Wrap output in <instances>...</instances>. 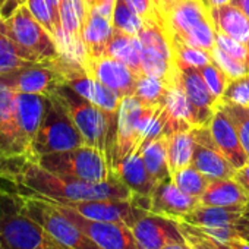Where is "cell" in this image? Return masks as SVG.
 <instances>
[{
	"mask_svg": "<svg viewBox=\"0 0 249 249\" xmlns=\"http://www.w3.org/2000/svg\"><path fill=\"white\" fill-rule=\"evenodd\" d=\"M156 2H157V0H153V3H156Z\"/></svg>",
	"mask_w": 249,
	"mask_h": 249,
	"instance_id": "db71d44e",
	"label": "cell"
},
{
	"mask_svg": "<svg viewBox=\"0 0 249 249\" xmlns=\"http://www.w3.org/2000/svg\"><path fill=\"white\" fill-rule=\"evenodd\" d=\"M5 25L9 37L25 60L34 63H54L62 57L57 41L34 18L27 5L18 8L8 17Z\"/></svg>",
	"mask_w": 249,
	"mask_h": 249,
	"instance_id": "277c9868",
	"label": "cell"
},
{
	"mask_svg": "<svg viewBox=\"0 0 249 249\" xmlns=\"http://www.w3.org/2000/svg\"><path fill=\"white\" fill-rule=\"evenodd\" d=\"M178 221H179V227L183 233L185 240L189 243L192 249H229L227 243L217 242L215 239H213L211 236H208L198 227L191 226L182 220H178Z\"/></svg>",
	"mask_w": 249,
	"mask_h": 249,
	"instance_id": "d590c367",
	"label": "cell"
},
{
	"mask_svg": "<svg viewBox=\"0 0 249 249\" xmlns=\"http://www.w3.org/2000/svg\"><path fill=\"white\" fill-rule=\"evenodd\" d=\"M159 107L145 106L135 95H129L120 100L117 110L116 140L110 157L111 169L124 157H128L129 154L141 148L145 129Z\"/></svg>",
	"mask_w": 249,
	"mask_h": 249,
	"instance_id": "ba28073f",
	"label": "cell"
},
{
	"mask_svg": "<svg viewBox=\"0 0 249 249\" xmlns=\"http://www.w3.org/2000/svg\"><path fill=\"white\" fill-rule=\"evenodd\" d=\"M245 239H246V240H248V242H249V233H248V234H246V237H245Z\"/></svg>",
	"mask_w": 249,
	"mask_h": 249,
	"instance_id": "816d5d0a",
	"label": "cell"
},
{
	"mask_svg": "<svg viewBox=\"0 0 249 249\" xmlns=\"http://www.w3.org/2000/svg\"><path fill=\"white\" fill-rule=\"evenodd\" d=\"M87 2H88V0H87Z\"/></svg>",
	"mask_w": 249,
	"mask_h": 249,
	"instance_id": "11a10c76",
	"label": "cell"
},
{
	"mask_svg": "<svg viewBox=\"0 0 249 249\" xmlns=\"http://www.w3.org/2000/svg\"><path fill=\"white\" fill-rule=\"evenodd\" d=\"M36 161L52 173L85 182H104L114 175L106 154L91 145L40 156Z\"/></svg>",
	"mask_w": 249,
	"mask_h": 249,
	"instance_id": "8992f818",
	"label": "cell"
},
{
	"mask_svg": "<svg viewBox=\"0 0 249 249\" xmlns=\"http://www.w3.org/2000/svg\"><path fill=\"white\" fill-rule=\"evenodd\" d=\"M59 63L68 87L100 107L106 114H117L122 98L114 91L95 79L81 62L62 56Z\"/></svg>",
	"mask_w": 249,
	"mask_h": 249,
	"instance_id": "8fae6325",
	"label": "cell"
},
{
	"mask_svg": "<svg viewBox=\"0 0 249 249\" xmlns=\"http://www.w3.org/2000/svg\"><path fill=\"white\" fill-rule=\"evenodd\" d=\"M56 202V201H54ZM62 204V202H59ZM81 215L98 220V221H117L124 223L131 227V224L142 215L145 208L140 207L134 198L131 199H94V201H79V202H66L63 204Z\"/></svg>",
	"mask_w": 249,
	"mask_h": 249,
	"instance_id": "e0dca14e",
	"label": "cell"
},
{
	"mask_svg": "<svg viewBox=\"0 0 249 249\" xmlns=\"http://www.w3.org/2000/svg\"><path fill=\"white\" fill-rule=\"evenodd\" d=\"M154 12L167 40L179 38L207 52L215 46L217 33L204 0H157Z\"/></svg>",
	"mask_w": 249,
	"mask_h": 249,
	"instance_id": "7a4b0ae2",
	"label": "cell"
},
{
	"mask_svg": "<svg viewBox=\"0 0 249 249\" xmlns=\"http://www.w3.org/2000/svg\"><path fill=\"white\" fill-rule=\"evenodd\" d=\"M220 106L223 107V110L230 116L231 122L234 123L240 142L249 157V107L239 106L234 103H227L223 100H220Z\"/></svg>",
	"mask_w": 249,
	"mask_h": 249,
	"instance_id": "e575fe53",
	"label": "cell"
},
{
	"mask_svg": "<svg viewBox=\"0 0 249 249\" xmlns=\"http://www.w3.org/2000/svg\"><path fill=\"white\" fill-rule=\"evenodd\" d=\"M161 249H192L189 246V243L186 240H180V242H172V243H167L164 245Z\"/></svg>",
	"mask_w": 249,
	"mask_h": 249,
	"instance_id": "f6af8a7d",
	"label": "cell"
},
{
	"mask_svg": "<svg viewBox=\"0 0 249 249\" xmlns=\"http://www.w3.org/2000/svg\"><path fill=\"white\" fill-rule=\"evenodd\" d=\"M172 180L178 185L179 189H182L185 194L195 196V198H201V195L205 192V189L208 188L211 182L210 178H207L192 164L173 173Z\"/></svg>",
	"mask_w": 249,
	"mask_h": 249,
	"instance_id": "d6a6232c",
	"label": "cell"
},
{
	"mask_svg": "<svg viewBox=\"0 0 249 249\" xmlns=\"http://www.w3.org/2000/svg\"><path fill=\"white\" fill-rule=\"evenodd\" d=\"M229 249H249V242L245 237H237L231 242H227Z\"/></svg>",
	"mask_w": 249,
	"mask_h": 249,
	"instance_id": "ee69618b",
	"label": "cell"
},
{
	"mask_svg": "<svg viewBox=\"0 0 249 249\" xmlns=\"http://www.w3.org/2000/svg\"><path fill=\"white\" fill-rule=\"evenodd\" d=\"M233 178H234V179L240 183V186L249 194V163L245 164L243 167L237 169Z\"/></svg>",
	"mask_w": 249,
	"mask_h": 249,
	"instance_id": "7bdbcfd3",
	"label": "cell"
},
{
	"mask_svg": "<svg viewBox=\"0 0 249 249\" xmlns=\"http://www.w3.org/2000/svg\"><path fill=\"white\" fill-rule=\"evenodd\" d=\"M15 191V189H14ZM25 213L65 249H100L53 201L15 191Z\"/></svg>",
	"mask_w": 249,
	"mask_h": 249,
	"instance_id": "5b68a950",
	"label": "cell"
},
{
	"mask_svg": "<svg viewBox=\"0 0 249 249\" xmlns=\"http://www.w3.org/2000/svg\"><path fill=\"white\" fill-rule=\"evenodd\" d=\"M199 71H201V75H202L204 81L207 82L208 88L211 89V92L218 100H221V97L224 95L229 84L231 82V78L224 71H221L214 62L199 68Z\"/></svg>",
	"mask_w": 249,
	"mask_h": 249,
	"instance_id": "8d00e7d4",
	"label": "cell"
},
{
	"mask_svg": "<svg viewBox=\"0 0 249 249\" xmlns=\"http://www.w3.org/2000/svg\"><path fill=\"white\" fill-rule=\"evenodd\" d=\"M248 65H249V56H248Z\"/></svg>",
	"mask_w": 249,
	"mask_h": 249,
	"instance_id": "f5cc1de1",
	"label": "cell"
},
{
	"mask_svg": "<svg viewBox=\"0 0 249 249\" xmlns=\"http://www.w3.org/2000/svg\"><path fill=\"white\" fill-rule=\"evenodd\" d=\"M211 57H213V62L221 71H224L231 79H236V78H240V76L249 73V65L246 62H240V60L231 57L230 54H227L217 46L213 47Z\"/></svg>",
	"mask_w": 249,
	"mask_h": 249,
	"instance_id": "74e56055",
	"label": "cell"
},
{
	"mask_svg": "<svg viewBox=\"0 0 249 249\" xmlns=\"http://www.w3.org/2000/svg\"><path fill=\"white\" fill-rule=\"evenodd\" d=\"M60 60V59H59ZM30 63L12 73L0 76V85L15 92L38 94L49 97L54 89L65 84L60 63Z\"/></svg>",
	"mask_w": 249,
	"mask_h": 249,
	"instance_id": "7c38bea8",
	"label": "cell"
},
{
	"mask_svg": "<svg viewBox=\"0 0 249 249\" xmlns=\"http://www.w3.org/2000/svg\"><path fill=\"white\" fill-rule=\"evenodd\" d=\"M214 28L249 49V18L234 5L211 8Z\"/></svg>",
	"mask_w": 249,
	"mask_h": 249,
	"instance_id": "d4e9b609",
	"label": "cell"
},
{
	"mask_svg": "<svg viewBox=\"0 0 249 249\" xmlns=\"http://www.w3.org/2000/svg\"><path fill=\"white\" fill-rule=\"evenodd\" d=\"M0 182L9 183L15 191L62 204L94 199H131L134 195L116 173L104 182H85L52 173L33 159H22L3 166L0 169Z\"/></svg>",
	"mask_w": 249,
	"mask_h": 249,
	"instance_id": "6da1fadb",
	"label": "cell"
},
{
	"mask_svg": "<svg viewBox=\"0 0 249 249\" xmlns=\"http://www.w3.org/2000/svg\"><path fill=\"white\" fill-rule=\"evenodd\" d=\"M231 0H207L208 8H218V6H224V5H230Z\"/></svg>",
	"mask_w": 249,
	"mask_h": 249,
	"instance_id": "7dc6e473",
	"label": "cell"
},
{
	"mask_svg": "<svg viewBox=\"0 0 249 249\" xmlns=\"http://www.w3.org/2000/svg\"><path fill=\"white\" fill-rule=\"evenodd\" d=\"M192 166L204 173L207 178L213 179H229L233 178L236 169L223 156L217 145H202L195 144Z\"/></svg>",
	"mask_w": 249,
	"mask_h": 249,
	"instance_id": "484cf974",
	"label": "cell"
},
{
	"mask_svg": "<svg viewBox=\"0 0 249 249\" xmlns=\"http://www.w3.org/2000/svg\"><path fill=\"white\" fill-rule=\"evenodd\" d=\"M30 63L31 62L25 60L18 52V47L6 31L5 19L0 17V76L12 73Z\"/></svg>",
	"mask_w": 249,
	"mask_h": 249,
	"instance_id": "f546056e",
	"label": "cell"
},
{
	"mask_svg": "<svg viewBox=\"0 0 249 249\" xmlns=\"http://www.w3.org/2000/svg\"><path fill=\"white\" fill-rule=\"evenodd\" d=\"M113 22L89 8L84 28H82V44L85 49V57L103 56L107 43L113 36Z\"/></svg>",
	"mask_w": 249,
	"mask_h": 249,
	"instance_id": "cb8c5ba5",
	"label": "cell"
},
{
	"mask_svg": "<svg viewBox=\"0 0 249 249\" xmlns=\"http://www.w3.org/2000/svg\"><path fill=\"white\" fill-rule=\"evenodd\" d=\"M249 202V194L234 178L213 179L199 198V205L208 207H245Z\"/></svg>",
	"mask_w": 249,
	"mask_h": 249,
	"instance_id": "603a6c76",
	"label": "cell"
},
{
	"mask_svg": "<svg viewBox=\"0 0 249 249\" xmlns=\"http://www.w3.org/2000/svg\"><path fill=\"white\" fill-rule=\"evenodd\" d=\"M169 43L173 50L175 62L185 63V65L195 66V68H202L208 63H213L211 52L189 46L179 38H170Z\"/></svg>",
	"mask_w": 249,
	"mask_h": 249,
	"instance_id": "836d02e7",
	"label": "cell"
},
{
	"mask_svg": "<svg viewBox=\"0 0 249 249\" xmlns=\"http://www.w3.org/2000/svg\"><path fill=\"white\" fill-rule=\"evenodd\" d=\"M84 66L95 79L114 91L120 98L135 95L140 75H137L123 62L103 54L95 57H85Z\"/></svg>",
	"mask_w": 249,
	"mask_h": 249,
	"instance_id": "2e32d148",
	"label": "cell"
},
{
	"mask_svg": "<svg viewBox=\"0 0 249 249\" xmlns=\"http://www.w3.org/2000/svg\"><path fill=\"white\" fill-rule=\"evenodd\" d=\"M140 150L150 175L157 183L161 180L172 179L167 154V137H160L144 142Z\"/></svg>",
	"mask_w": 249,
	"mask_h": 249,
	"instance_id": "83f0119b",
	"label": "cell"
},
{
	"mask_svg": "<svg viewBox=\"0 0 249 249\" xmlns=\"http://www.w3.org/2000/svg\"><path fill=\"white\" fill-rule=\"evenodd\" d=\"M137 249H161L172 242L185 240L176 218L145 211L131 224Z\"/></svg>",
	"mask_w": 249,
	"mask_h": 249,
	"instance_id": "9a60e30c",
	"label": "cell"
},
{
	"mask_svg": "<svg viewBox=\"0 0 249 249\" xmlns=\"http://www.w3.org/2000/svg\"><path fill=\"white\" fill-rule=\"evenodd\" d=\"M111 22L113 28L131 36H138L144 25V19L137 14L128 0H114Z\"/></svg>",
	"mask_w": 249,
	"mask_h": 249,
	"instance_id": "1f68e13d",
	"label": "cell"
},
{
	"mask_svg": "<svg viewBox=\"0 0 249 249\" xmlns=\"http://www.w3.org/2000/svg\"><path fill=\"white\" fill-rule=\"evenodd\" d=\"M50 95H53L66 108L76 128L82 134L85 144L95 147L106 154L110 126L107 114L66 84L60 85Z\"/></svg>",
	"mask_w": 249,
	"mask_h": 249,
	"instance_id": "9c48e42d",
	"label": "cell"
},
{
	"mask_svg": "<svg viewBox=\"0 0 249 249\" xmlns=\"http://www.w3.org/2000/svg\"><path fill=\"white\" fill-rule=\"evenodd\" d=\"M231 5L237 6L249 18V0H231Z\"/></svg>",
	"mask_w": 249,
	"mask_h": 249,
	"instance_id": "bcb514c9",
	"label": "cell"
},
{
	"mask_svg": "<svg viewBox=\"0 0 249 249\" xmlns=\"http://www.w3.org/2000/svg\"><path fill=\"white\" fill-rule=\"evenodd\" d=\"M169 87H170L169 82L142 73L138 76L137 81L135 97L145 106H151V107L164 106Z\"/></svg>",
	"mask_w": 249,
	"mask_h": 249,
	"instance_id": "4dcf8cb0",
	"label": "cell"
},
{
	"mask_svg": "<svg viewBox=\"0 0 249 249\" xmlns=\"http://www.w3.org/2000/svg\"><path fill=\"white\" fill-rule=\"evenodd\" d=\"M52 201V199H50ZM54 202V201H53ZM100 249H137L135 237L128 224L117 221L91 220L75 210L54 202Z\"/></svg>",
	"mask_w": 249,
	"mask_h": 249,
	"instance_id": "5bb4252c",
	"label": "cell"
},
{
	"mask_svg": "<svg viewBox=\"0 0 249 249\" xmlns=\"http://www.w3.org/2000/svg\"><path fill=\"white\" fill-rule=\"evenodd\" d=\"M0 236L5 249H65L34 218L14 189L0 185Z\"/></svg>",
	"mask_w": 249,
	"mask_h": 249,
	"instance_id": "3957f363",
	"label": "cell"
},
{
	"mask_svg": "<svg viewBox=\"0 0 249 249\" xmlns=\"http://www.w3.org/2000/svg\"><path fill=\"white\" fill-rule=\"evenodd\" d=\"M113 172L117 175V178L126 185L134 195L140 196H151L157 182L154 178L150 175L142 156L141 150L129 154L124 157L122 161H119L114 167Z\"/></svg>",
	"mask_w": 249,
	"mask_h": 249,
	"instance_id": "44dd1931",
	"label": "cell"
},
{
	"mask_svg": "<svg viewBox=\"0 0 249 249\" xmlns=\"http://www.w3.org/2000/svg\"><path fill=\"white\" fill-rule=\"evenodd\" d=\"M180 220L198 227L217 242L227 243L249 233V202L245 207L198 205Z\"/></svg>",
	"mask_w": 249,
	"mask_h": 249,
	"instance_id": "30bf717a",
	"label": "cell"
},
{
	"mask_svg": "<svg viewBox=\"0 0 249 249\" xmlns=\"http://www.w3.org/2000/svg\"><path fill=\"white\" fill-rule=\"evenodd\" d=\"M15 95V91L0 85V169L17 160L33 159L18 129Z\"/></svg>",
	"mask_w": 249,
	"mask_h": 249,
	"instance_id": "4fadbf2b",
	"label": "cell"
},
{
	"mask_svg": "<svg viewBox=\"0 0 249 249\" xmlns=\"http://www.w3.org/2000/svg\"><path fill=\"white\" fill-rule=\"evenodd\" d=\"M0 249H5V246H3V240H2V236H0Z\"/></svg>",
	"mask_w": 249,
	"mask_h": 249,
	"instance_id": "f907efd6",
	"label": "cell"
},
{
	"mask_svg": "<svg viewBox=\"0 0 249 249\" xmlns=\"http://www.w3.org/2000/svg\"><path fill=\"white\" fill-rule=\"evenodd\" d=\"M128 2L132 5V8L137 11V14H138L144 21L156 17L153 0H128Z\"/></svg>",
	"mask_w": 249,
	"mask_h": 249,
	"instance_id": "60d3db41",
	"label": "cell"
},
{
	"mask_svg": "<svg viewBox=\"0 0 249 249\" xmlns=\"http://www.w3.org/2000/svg\"><path fill=\"white\" fill-rule=\"evenodd\" d=\"M47 103H49V97L46 95L24 94V92H17L15 95L18 129L24 142L31 150V154H33V144H34L36 135L40 129V124L43 122V117L47 108Z\"/></svg>",
	"mask_w": 249,
	"mask_h": 249,
	"instance_id": "ffe728a7",
	"label": "cell"
},
{
	"mask_svg": "<svg viewBox=\"0 0 249 249\" xmlns=\"http://www.w3.org/2000/svg\"><path fill=\"white\" fill-rule=\"evenodd\" d=\"M215 46L220 47L227 54H230L231 57H234V59H237L240 62H246L248 63L249 49L246 46H243L242 43H239V41H236V40L221 34V33H217L215 34Z\"/></svg>",
	"mask_w": 249,
	"mask_h": 249,
	"instance_id": "ab89813d",
	"label": "cell"
},
{
	"mask_svg": "<svg viewBox=\"0 0 249 249\" xmlns=\"http://www.w3.org/2000/svg\"><path fill=\"white\" fill-rule=\"evenodd\" d=\"M176 78L175 81L182 87L192 104L201 110H214L220 100L211 92L207 82L204 81L199 68L189 66L176 62Z\"/></svg>",
	"mask_w": 249,
	"mask_h": 249,
	"instance_id": "7402d4cb",
	"label": "cell"
},
{
	"mask_svg": "<svg viewBox=\"0 0 249 249\" xmlns=\"http://www.w3.org/2000/svg\"><path fill=\"white\" fill-rule=\"evenodd\" d=\"M199 205V198L185 194L172 180H161L150 196V211L170 218L180 220Z\"/></svg>",
	"mask_w": 249,
	"mask_h": 249,
	"instance_id": "d6986e66",
	"label": "cell"
},
{
	"mask_svg": "<svg viewBox=\"0 0 249 249\" xmlns=\"http://www.w3.org/2000/svg\"><path fill=\"white\" fill-rule=\"evenodd\" d=\"M221 100L249 107V73L240 78L231 79Z\"/></svg>",
	"mask_w": 249,
	"mask_h": 249,
	"instance_id": "f35d334b",
	"label": "cell"
},
{
	"mask_svg": "<svg viewBox=\"0 0 249 249\" xmlns=\"http://www.w3.org/2000/svg\"><path fill=\"white\" fill-rule=\"evenodd\" d=\"M208 128L211 131L215 145L236 170L249 163V157L240 142L234 123L231 122L230 116L223 110L220 103L214 108Z\"/></svg>",
	"mask_w": 249,
	"mask_h": 249,
	"instance_id": "ac0fdd59",
	"label": "cell"
},
{
	"mask_svg": "<svg viewBox=\"0 0 249 249\" xmlns=\"http://www.w3.org/2000/svg\"><path fill=\"white\" fill-rule=\"evenodd\" d=\"M106 56L114 57L128 65L137 75H142L141 69V43L138 36H131L114 28L110 41L104 50Z\"/></svg>",
	"mask_w": 249,
	"mask_h": 249,
	"instance_id": "4316f807",
	"label": "cell"
},
{
	"mask_svg": "<svg viewBox=\"0 0 249 249\" xmlns=\"http://www.w3.org/2000/svg\"><path fill=\"white\" fill-rule=\"evenodd\" d=\"M63 2V0H52V3H53V6H54V11L57 12V15L60 17V14H59V8H60V3Z\"/></svg>",
	"mask_w": 249,
	"mask_h": 249,
	"instance_id": "681fc988",
	"label": "cell"
},
{
	"mask_svg": "<svg viewBox=\"0 0 249 249\" xmlns=\"http://www.w3.org/2000/svg\"><path fill=\"white\" fill-rule=\"evenodd\" d=\"M207 6H208V5H207Z\"/></svg>",
	"mask_w": 249,
	"mask_h": 249,
	"instance_id": "9f6ffc18",
	"label": "cell"
},
{
	"mask_svg": "<svg viewBox=\"0 0 249 249\" xmlns=\"http://www.w3.org/2000/svg\"><path fill=\"white\" fill-rule=\"evenodd\" d=\"M104 3H114V0H88V5L91 6H100Z\"/></svg>",
	"mask_w": 249,
	"mask_h": 249,
	"instance_id": "c3c4849f",
	"label": "cell"
},
{
	"mask_svg": "<svg viewBox=\"0 0 249 249\" xmlns=\"http://www.w3.org/2000/svg\"><path fill=\"white\" fill-rule=\"evenodd\" d=\"M195 137L192 129L176 132L167 137V154H169V167L170 173L191 166L194 150H195Z\"/></svg>",
	"mask_w": 249,
	"mask_h": 249,
	"instance_id": "f1b7e54d",
	"label": "cell"
},
{
	"mask_svg": "<svg viewBox=\"0 0 249 249\" xmlns=\"http://www.w3.org/2000/svg\"><path fill=\"white\" fill-rule=\"evenodd\" d=\"M24 5H27V0H0V17L6 19Z\"/></svg>",
	"mask_w": 249,
	"mask_h": 249,
	"instance_id": "b9f144b4",
	"label": "cell"
},
{
	"mask_svg": "<svg viewBox=\"0 0 249 249\" xmlns=\"http://www.w3.org/2000/svg\"><path fill=\"white\" fill-rule=\"evenodd\" d=\"M82 145H87L85 140L66 108L53 95H49L47 108L33 144L34 160L40 156L69 151Z\"/></svg>",
	"mask_w": 249,
	"mask_h": 249,
	"instance_id": "52a82bcc",
	"label": "cell"
}]
</instances>
